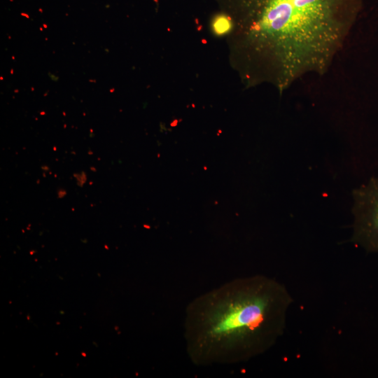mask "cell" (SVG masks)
I'll use <instances>...</instances> for the list:
<instances>
[{
	"label": "cell",
	"mask_w": 378,
	"mask_h": 378,
	"mask_svg": "<svg viewBox=\"0 0 378 378\" xmlns=\"http://www.w3.org/2000/svg\"><path fill=\"white\" fill-rule=\"evenodd\" d=\"M234 2L241 76L251 85L268 83L280 93L329 69L363 7V0Z\"/></svg>",
	"instance_id": "cell-1"
},
{
	"label": "cell",
	"mask_w": 378,
	"mask_h": 378,
	"mask_svg": "<svg viewBox=\"0 0 378 378\" xmlns=\"http://www.w3.org/2000/svg\"><path fill=\"white\" fill-rule=\"evenodd\" d=\"M293 298L274 278L238 277L193 299L183 323L186 349L198 367L248 361L284 335Z\"/></svg>",
	"instance_id": "cell-2"
},
{
	"label": "cell",
	"mask_w": 378,
	"mask_h": 378,
	"mask_svg": "<svg viewBox=\"0 0 378 378\" xmlns=\"http://www.w3.org/2000/svg\"><path fill=\"white\" fill-rule=\"evenodd\" d=\"M351 241L378 253V176L353 190Z\"/></svg>",
	"instance_id": "cell-3"
},
{
	"label": "cell",
	"mask_w": 378,
	"mask_h": 378,
	"mask_svg": "<svg viewBox=\"0 0 378 378\" xmlns=\"http://www.w3.org/2000/svg\"><path fill=\"white\" fill-rule=\"evenodd\" d=\"M233 27L232 18L225 14L217 15L211 22L212 31L217 36H223L231 32Z\"/></svg>",
	"instance_id": "cell-4"
},
{
	"label": "cell",
	"mask_w": 378,
	"mask_h": 378,
	"mask_svg": "<svg viewBox=\"0 0 378 378\" xmlns=\"http://www.w3.org/2000/svg\"><path fill=\"white\" fill-rule=\"evenodd\" d=\"M74 176L77 180V183L80 186H83L85 183L87 179V176L84 172H82L81 174H74Z\"/></svg>",
	"instance_id": "cell-5"
},
{
	"label": "cell",
	"mask_w": 378,
	"mask_h": 378,
	"mask_svg": "<svg viewBox=\"0 0 378 378\" xmlns=\"http://www.w3.org/2000/svg\"><path fill=\"white\" fill-rule=\"evenodd\" d=\"M66 195V192L65 190L60 188L57 190V197L59 198H62Z\"/></svg>",
	"instance_id": "cell-6"
},
{
	"label": "cell",
	"mask_w": 378,
	"mask_h": 378,
	"mask_svg": "<svg viewBox=\"0 0 378 378\" xmlns=\"http://www.w3.org/2000/svg\"><path fill=\"white\" fill-rule=\"evenodd\" d=\"M44 167L45 166H41V169H43V170H46V171L48 170L49 168L47 166H46V167Z\"/></svg>",
	"instance_id": "cell-7"
}]
</instances>
